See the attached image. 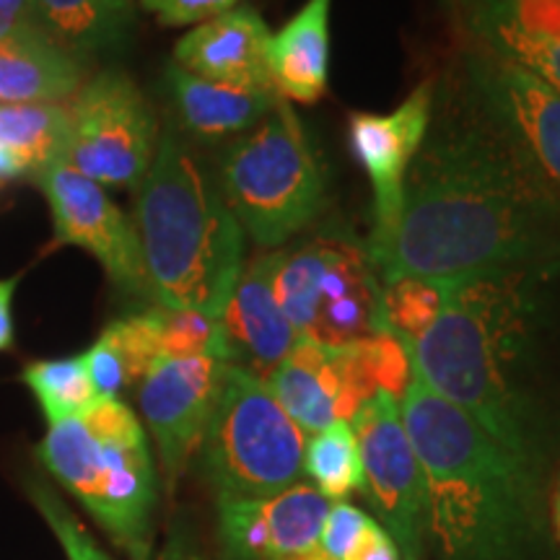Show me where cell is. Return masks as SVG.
Wrapping results in <instances>:
<instances>
[{"instance_id":"obj_35","label":"cell","mask_w":560,"mask_h":560,"mask_svg":"<svg viewBox=\"0 0 560 560\" xmlns=\"http://www.w3.org/2000/svg\"><path fill=\"white\" fill-rule=\"evenodd\" d=\"M346 560H402V558L395 540L389 537V532L371 520L366 532H363L361 540L355 542V548L350 550V556Z\"/></svg>"},{"instance_id":"obj_36","label":"cell","mask_w":560,"mask_h":560,"mask_svg":"<svg viewBox=\"0 0 560 560\" xmlns=\"http://www.w3.org/2000/svg\"><path fill=\"white\" fill-rule=\"evenodd\" d=\"M19 278H5L0 280V353L11 350L13 346V314H11V301L13 291H16Z\"/></svg>"},{"instance_id":"obj_28","label":"cell","mask_w":560,"mask_h":560,"mask_svg":"<svg viewBox=\"0 0 560 560\" xmlns=\"http://www.w3.org/2000/svg\"><path fill=\"white\" fill-rule=\"evenodd\" d=\"M446 301V280L397 276L382 280V310L387 330L416 342L436 322Z\"/></svg>"},{"instance_id":"obj_34","label":"cell","mask_w":560,"mask_h":560,"mask_svg":"<svg viewBox=\"0 0 560 560\" xmlns=\"http://www.w3.org/2000/svg\"><path fill=\"white\" fill-rule=\"evenodd\" d=\"M39 30L34 0H0V45Z\"/></svg>"},{"instance_id":"obj_15","label":"cell","mask_w":560,"mask_h":560,"mask_svg":"<svg viewBox=\"0 0 560 560\" xmlns=\"http://www.w3.org/2000/svg\"><path fill=\"white\" fill-rule=\"evenodd\" d=\"M332 503L296 482L268 499L219 501L221 542L229 560H304L319 550Z\"/></svg>"},{"instance_id":"obj_24","label":"cell","mask_w":560,"mask_h":560,"mask_svg":"<svg viewBox=\"0 0 560 560\" xmlns=\"http://www.w3.org/2000/svg\"><path fill=\"white\" fill-rule=\"evenodd\" d=\"M68 130V104H0V145L30 170V177L62 161Z\"/></svg>"},{"instance_id":"obj_10","label":"cell","mask_w":560,"mask_h":560,"mask_svg":"<svg viewBox=\"0 0 560 560\" xmlns=\"http://www.w3.org/2000/svg\"><path fill=\"white\" fill-rule=\"evenodd\" d=\"M459 81L524 164L560 198V94L480 45H467Z\"/></svg>"},{"instance_id":"obj_21","label":"cell","mask_w":560,"mask_h":560,"mask_svg":"<svg viewBox=\"0 0 560 560\" xmlns=\"http://www.w3.org/2000/svg\"><path fill=\"white\" fill-rule=\"evenodd\" d=\"M86 83V62L45 32L0 45V104H68Z\"/></svg>"},{"instance_id":"obj_6","label":"cell","mask_w":560,"mask_h":560,"mask_svg":"<svg viewBox=\"0 0 560 560\" xmlns=\"http://www.w3.org/2000/svg\"><path fill=\"white\" fill-rule=\"evenodd\" d=\"M215 182L244 236L265 252L285 247L327 202L325 166L285 100L260 125L231 140Z\"/></svg>"},{"instance_id":"obj_27","label":"cell","mask_w":560,"mask_h":560,"mask_svg":"<svg viewBox=\"0 0 560 560\" xmlns=\"http://www.w3.org/2000/svg\"><path fill=\"white\" fill-rule=\"evenodd\" d=\"M467 34L511 32L560 42V0H457Z\"/></svg>"},{"instance_id":"obj_9","label":"cell","mask_w":560,"mask_h":560,"mask_svg":"<svg viewBox=\"0 0 560 560\" xmlns=\"http://www.w3.org/2000/svg\"><path fill=\"white\" fill-rule=\"evenodd\" d=\"M70 130L62 164L102 187L138 190L159 149V122L138 83L107 68L68 102Z\"/></svg>"},{"instance_id":"obj_17","label":"cell","mask_w":560,"mask_h":560,"mask_svg":"<svg viewBox=\"0 0 560 560\" xmlns=\"http://www.w3.org/2000/svg\"><path fill=\"white\" fill-rule=\"evenodd\" d=\"M231 366H240L265 382L289 355L299 332L285 319L272 293V252L244 262L242 276L221 314Z\"/></svg>"},{"instance_id":"obj_38","label":"cell","mask_w":560,"mask_h":560,"mask_svg":"<svg viewBox=\"0 0 560 560\" xmlns=\"http://www.w3.org/2000/svg\"><path fill=\"white\" fill-rule=\"evenodd\" d=\"M552 527H556V537L560 542V475L556 482V493H552Z\"/></svg>"},{"instance_id":"obj_4","label":"cell","mask_w":560,"mask_h":560,"mask_svg":"<svg viewBox=\"0 0 560 560\" xmlns=\"http://www.w3.org/2000/svg\"><path fill=\"white\" fill-rule=\"evenodd\" d=\"M132 223L156 306L221 319L244 268V231L177 128L159 136Z\"/></svg>"},{"instance_id":"obj_30","label":"cell","mask_w":560,"mask_h":560,"mask_svg":"<svg viewBox=\"0 0 560 560\" xmlns=\"http://www.w3.org/2000/svg\"><path fill=\"white\" fill-rule=\"evenodd\" d=\"M472 45L486 47V50L501 55L516 66L527 68L537 79L548 83L560 94V42L558 39H537L524 37V34L511 32H482L467 34Z\"/></svg>"},{"instance_id":"obj_37","label":"cell","mask_w":560,"mask_h":560,"mask_svg":"<svg viewBox=\"0 0 560 560\" xmlns=\"http://www.w3.org/2000/svg\"><path fill=\"white\" fill-rule=\"evenodd\" d=\"M24 177H30V170H26L9 149L0 145V190L13 185V182H21Z\"/></svg>"},{"instance_id":"obj_2","label":"cell","mask_w":560,"mask_h":560,"mask_svg":"<svg viewBox=\"0 0 560 560\" xmlns=\"http://www.w3.org/2000/svg\"><path fill=\"white\" fill-rule=\"evenodd\" d=\"M556 270L509 268L446 280L439 317L416 342L412 366L511 454L532 462L522 389L545 283Z\"/></svg>"},{"instance_id":"obj_5","label":"cell","mask_w":560,"mask_h":560,"mask_svg":"<svg viewBox=\"0 0 560 560\" xmlns=\"http://www.w3.org/2000/svg\"><path fill=\"white\" fill-rule=\"evenodd\" d=\"M37 454L112 540L132 560H149L156 472L128 405L100 397L81 416L52 423Z\"/></svg>"},{"instance_id":"obj_1","label":"cell","mask_w":560,"mask_h":560,"mask_svg":"<svg viewBox=\"0 0 560 560\" xmlns=\"http://www.w3.org/2000/svg\"><path fill=\"white\" fill-rule=\"evenodd\" d=\"M509 268H560V198L457 75L436 91L400 223L376 270L382 280H457Z\"/></svg>"},{"instance_id":"obj_3","label":"cell","mask_w":560,"mask_h":560,"mask_svg":"<svg viewBox=\"0 0 560 560\" xmlns=\"http://www.w3.org/2000/svg\"><path fill=\"white\" fill-rule=\"evenodd\" d=\"M400 416L423 470L429 535L444 560H520L535 524L529 462L433 392L416 366Z\"/></svg>"},{"instance_id":"obj_25","label":"cell","mask_w":560,"mask_h":560,"mask_svg":"<svg viewBox=\"0 0 560 560\" xmlns=\"http://www.w3.org/2000/svg\"><path fill=\"white\" fill-rule=\"evenodd\" d=\"M304 472L327 501H346L350 493L363 490L359 439L348 420H338L306 441Z\"/></svg>"},{"instance_id":"obj_23","label":"cell","mask_w":560,"mask_h":560,"mask_svg":"<svg viewBox=\"0 0 560 560\" xmlns=\"http://www.w3.org/2000/svg\"><path fill=\"white\" fill-rule=\"evenodd\" d=\"M159 359L161 327L156 306L115 319L83 353L91 384L100 397H117L125 387L143 382Z\"/></svg>"},{"instance_id":"obj_19","label":"cell","mask_w":560,"mask_h":560,"mask_svg":"<svg viewBox=\"0 0 560 560\" xmlns=\"http://www.w3.org/2000/svg\"><path fill=\"white\" fill-rule=\"evenodd\" d=\"M166 86L179 128L200 143H221L244 136L280 102L276 91L223 86L187 73L174 62L166 68Z\"/></svg>"},{"instance_id":"obj_12","label":"cell","mask_w":560,"mask_h":560,"mask_svg":"<svg viewBox=\"0 0 560 560\" xmlns=\"http://www.w3.org/2000/svg\"><path fill=\"white\" fill-rule=\"evenodd\" d=\"M34 179L50 206L55 240L96 257L117 289L130 296H151L136 223L104 187L62 161H55Z\"/></svg>"},{"instance_id":"obj_13","label":"cell","mask_w":560,"mask_h":560,"mask_svg":"<svg viewBox=\"0 0 560 560\" xmlns=\"http://www.w3.org/2000/svg\"><path fill=\"white\" fill-rule=\"evenodd\" d=\"M433 100L436 83L423 81L392 112H353L348 117V149L374 192V234L366 244L374 265L389 249L400 223L405 179L429 132Z\"/></svg>"},{"instance_id":"obj_16","label":"cell","mask_w":560,"mask_h":560,"mask_svg":"<svg viewBox=\"0 0 560 560\" xmlns=\"http://www.w3.org/2000/svg\"><path fill=\"white\" fill-rule=\"evenodd\" d=\"M268 21L255 5H236L221 16L192 26L174 45V66L223 86L276 91L270 73ZM278 94V91H276Z\"/></svg>"},{"instance_id":"obj_31","label":"cell","mask_w":560,"mask_h":560,"mask_svg":"<svg viewBox=\"0 0 560 560\" xmlns=\"http://www.w3.org/2000/svg\"><path fill=\"white\" fill-rule=\"evenodd\" d=\"M30 495L34 506L39 509V514L45 516V522L50 524V529L60 540L62 550L68 552V560H112L107 552L94 542V537L81 527V522L70 514V509L55 495V490L47 486V482H30Z\"/></svg>"},{"instance_id":"obj_7","label":"cell","mask_w":560,"mask_h":560,"mask_svg":"<svg viewBox=\"0 0 560 560\" xmlns=\"http://www.w3.org/2000/svg\"><path fill=\"white\" fill-rule=\"evenodd\" d=\"M272 293L299 338L340 348L389 332L382 280L369 247L342 229H325L272 249Z\"/></svg>"},{"instance_id":"obj_39","label":"cell","mask_w":560,"mask_h":560,"mask_svg":"<svg viewBox=\"0 0 560 560\" xmlns=\"http://www.w3.org/2000/svg\"><path fill=\"white\" fill-rule=\"evenodd\" d=\"M166 560H195V558H179V556H174V558H172V556H170Z\"/></svg>"},{"instance_id":"obj_29","label":"cell","mask_w":560,"mask_h":560,"mask_svg":"<svg viewBox=\"0 0 560 560\" xmlns=\"http://www.w3.org/2000/svg\"><path fill=\"white\" fill-rule=\"evenodd\" d=\"M159 310L161 327V359H190V355H210L231 363L226 332L219 317L195 310Z\"/></svg>"},{"instance_id":"obj_14","label":"cell","mask_w":560,"mask_h":560,"mask_svg":"<svg viewBox=\"0 0 560 560\" xmlns=\"http://www.w3.org/2000/svg\"><path fill=\"white\" fill-rule=\"evenodd\" d=\"M226 366L210 355L159 359L138 389L140 412L156 441L161 470L174 486L187 462L200 450L215 402L221 397Z\"/></svg>"},{"instance_id":"obj_32","label":"cell","mask_w":560,"mask_h":560,"mask_svg":"<svg viewBox=\"0 0 560 560\" xmlns=\"http://www.w3.org/2000/svg\"><path fill=\"white\" fill-rule=\"evenodd\" d=\"M242 3L244 0H140L143 11L151 13L166 30L206 24Z\"/></svg>"},{"instance_id":"obj_22","label":"cell","mask_w":560,"mask_h":560,"mask_svg":"<svg viewBox=\"0 0 560 560\" xmlns=\"http://www.w3.org/2000/svg\"><path fill=\"white\" fill-rule=\"evenodd\" d=\"M42 32L86 62L128 45L136 30L132 0H34Z\"/></svg>"},{"instance_id":"obj_11","label":"cell","mask_w":560,"mask_h":560,"mask_svg":"<svg viewBox=\"0 0 560 560\" xmlns=\"http://www.w3.org/2000/svg\"><path fill=\"white\" fill-rule=\"evenodd\" d=\"M350 420L359 439L363 490L392 540L402 548L405 560H418L423 535L429 532V506L423 470L405 431L397 397L376 392Z\"/></svg>"},{"instance_id":"obj_26","label":"cell","mask_w":560,"mask_h":560,"mask_svg":"<svg viewBox=\"0 0 560 560\" xmlns=\"http://www.w3.org/2000/svg\"><path fill=\"white\" fill-rule=\"evenodd\" d=\"M21 376H24V384L32 389V395L37 397L50 425L58 423V420L81 416L83 410L100 400L83 355L34 361Z\"/></svg>"},{"instance_id":"obj_20","label":"cell","mask_w":560,"mask_h":560,"mask_svg":"<svg viewBox=\"0 0 560 560\" xmlns=\"http://www.w3.org/2000/svg\"><path fill=\"white\" fill-rule=\"evenodd\" d=\"M330 13L332 0H306L272 32L270 73L280 100L317 104L330 79Z\"/></svg>"},{"instance_id":"obj_18","label":"cell","mask_w":560,"mask_h":560,"mask_svg":"<svg viewBox=\"0 0 560 560\" xmlns=\"http://www.w3.org/2000/svg\"><path fill=\"white\" fill-rule=\"evenodd\" d=\"M265 384L304 433H319L338 420H350L363 405L348 380L340 350L310 338L293 342Z\"/></svg>"},{"instance_id":"obj_33","label":"cell","mask_w":560,"mask_h":560,"mask_svg":"<svg viewBox=\"0 0 560 560\" xmlns=\"http://www.w3.org/2000/svg\"><path fill=\"white\" fill-rule=\"evenodd\" d=\"M371 516L363 514L361 509L350 506L346 501L332 503L327 511L325 527H322L319 545L325 550L327 558L332 560H346L350 550L355 548V542L361 540V535L366 532Z\"/></svg>"},{"instance_id":"obj_8","label":"cell","mask_w":560,"mask_h":560,"mask_svg":"<svg viewBox=\"0 0 560 560\" xmlns=\"http://www.w3.org/2000/svg\"><path fill=\"white\" fill-rule=\"evenodd\" d=\"M306 433L280 408L260 376L226 366L206 439L202 470L223 499H268L296 486Z\"/></svg>"}]
</instances>
